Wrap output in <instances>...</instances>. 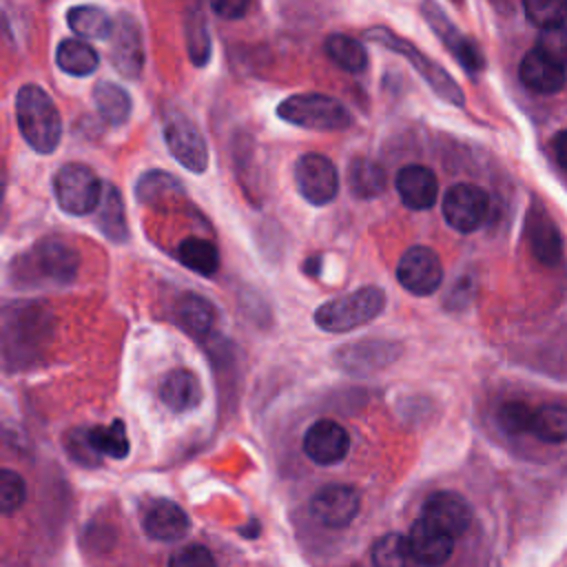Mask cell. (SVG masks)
Wrapping results in <instances>:
<instances>
[{"label": "cell", "instance_id": "cell-4", "mask_svg": "<svg viewBox=\"0 0 567 567\" xmlns=\"http://www.w3.org/2000/svg\"><path fill=\"white\" fill-rule=\"evenodd\" d=\"M368 38L372 42L390 49L392 53H399L401 58H405L414 66V71L427 82V86L441 100L450 102L452 106H463L465 104V95H463L461 86L456 84V80L439 62H434L430 55L419 51L412 42L403 40L401 35H396L388 27H372V29H368Z\"/></svg>", "mask_w": 567, "mask_h": 567}, {"label": "cell", "instance_id": "cell-38", "mask_svg": "<svg viewBox=\"0 0 567 567\" xmlns=\"http://www.w3.org/2000/svg\"><path fill=\"white\" fill-rule=\"evenodd\" d=\"M168 190H182L179 182L171 175V173H164V171H151V173H144L135 186V193H137V199L140 202H151L153 197H159V193H166Z\"/></svg>", "mask_w": 567, "mask_h": 567}, {"label": "cell", "instance_id": "cell-33", "mask_svg": "<svg viewBox=\"0 0 567 567\" xmlns=\"http://www.w3.org/2000/svg\"><path fill=\"white\" fill-rule=\"evenodd\" d=\"M326 53L328 58L348 73H361L368 66V51L365 47L346 33H332L326 38Z\"/></svg>", "mask_w": 567, "mask_h": 567}, {"label": "cell", "instance_id": "cell-17", "mask_svg": "<svg viewBox=\"0 0 567 567\" xmlns=\"http://www.w3.org/2000/svg\"><path fill=\"white\" fill-rule=\"evenodd\" d=\"M142 527L151 540L175 543L190 532V518L182 505L168 498H159L144 512Z\"/></svg>", "mask_w": 567, "mask_h": 567}, {"label": "cell", "instance_id": "cell-32", "mask_svg": "<svg viewBox=\"0 0 567 567\" xmlns=\"http://www.w3.org/2000/svg\"><path fill=\"white\" fill-rule=\"evenodd\" d=\"M86 439L100 456H109V458H117V461L128 456L131 443H128L126 425L122 419H115L111 425L86 427Z\"/></svg>", "mask_w": 567, "mask_h": 567}, {"label": "cell", "instance_id": "cell-10", "mask_svg": "<svg viewBox=\"0 0 567 567\" xmlns=\"http://www.w3.org/2000/svg\"><path fill=\"white\" fill-rule=\"evenodd\" d=\"M164 142L168 153L190 173L208 168V144L199 126L186 115H173L164 124Z\"/></svg>", "mask_w": 567, "mask_h": 567}, {"label": "cell", "instance_id": "cell-9", "mask_svg": "<svg viewBox=\"0 0 567 567\" xmlns=\"http://www.w3.org/2000/svg\"><path fill=\"white\" fill-rule=\"evenodd\" d=\"M443 219L458 233L476 230L489 210L487 193L476 184H454L443 195Z\"/></svg>", "mask_w": 567, "mask_h": 567}, {"label": "cell", "instance_id": "cell-42", "mask_svg": "<svg viewBox=\"0 0 567 567\" xmlns=\"http://www.w3.org/2000/svg\"><path fill=\"white\" fill-rule=\"evenodd\" d=\"M210 9L224 20H239L248 13L250 4L246 0H217L210 4Z\"/></svg>", "mask_w": 567, "mask_h": 567}, {"label": "cell", "instance_id": "cell-36", "mask_svg": "<svg viewBox=\"0 0 567 567\" xmlns=\"http://www.w3.org/2000/svg\"><path fill=\"white\" fill-rule=\"evenodd\" d=\"M24 498H27L24 478L9 467L0 470V512L4 516H11L22 507Z\"/></svg>", "mask_w": 567, "mask_h": 567}, {"label": "cell", "instance_id": "cell-23", "mask_svg": "<svg viewBox=\"0 0 567 567\" xmlns=\"http://www.w3.org/2000/svg\"><path fill=\"white\" fill-rule=\"evenodd\" d=\"M93 104H95L97 115L109 126L126 124L131 117V109H133L131 93L122 84L109 82V80H102L93 86Z\"/></svg>", "mask_w": 567, "mask_h": 567}, {"label": "cell", "instance_id": "cell-26", "mask_svg": "<svg viewBox=\"0 0 567 567\" xmlns=\"http://www.w3.org/2000/svg\"><path fill=\"white\" fill-rule=\"evenodd\" d=\"M66 24L80 40H106L113 33L115 20L95 4H75L66 11Z\"/></svg>", "mask_w": 567, "mask_h": 567}, {"label": "cell", "instance_id": "cell-28", "mask_svg": "<svg viewBox=\"0 0 567 567\" xmlns=\"http://www.w3.org/2000/svg\"><path fill=\"white\" fill-rule=\"evenodd\" d=\"M215 306L197 292H184L177 299V321L195 337L208 334L215 326Z\"/></svg>", "mask_w": 567, "mask_h": 567}, {"label": "cell", "instance_id": "cell-18", "mask_svg": "<svg viewBox=\"0 0 567 567\" xmlns=\"http://www.w3.org/2000/svg\"><path fill=\"white\" fill-rule=\"evenodd\" d=\"M396 193L410 210H427L439 197V179L432 168L423 164H408L396 173Z\"/></svg>", "mask_w": 567, "mask_h": 567}, {"label": "cell", "instance_id": "cell-2", "mask_svg": "<svg viewBox=\"0 0 567 567\" xmlns=\"http://www.w3.org/2000/svg\"><path fill=\"white\" fill-rule=\"evenodd\" d=\"M16 122L24 142L42 155L58 148L62 137V117L51 95L38 84H24L16 93Z\"/></svg>", "mask_w": 567, "mask_h": 567}, {"label": "cell", "instance_id": "cell-41", "mask_svg": "<svg viewBox=\"0 0 567 567\" xmlns=\"http://www.w3.org/2000/svg\"><path fill=\"white\" fill-rule=\"evenodd\" d=\"M66 452L71 458H75L80 465H89V467H95L100 465V454L91 447L89 439H86V427H78L73 432H69V439H66Z\"/></svg>", "mask_w": 567, "mask_h": 567}, {"label": "cell", "instance_id": "cell-22", "mask_svg": "<svg viewBox=\"0 0 567 567\" xmlns=\"http://www.w3.org/2000/svg\"><path fill=\"white\" fill-rule=\"evenodd\" d=\"M518 78L532 93L540 95L558 93L567 82L565 69L543 55L536 47L523 55L518 64Z\"/></svg>", "mask_w": 567, "mask_h": 567}, {"label": "cell", "instance_id": "cell-5", "mask_svg": "<svg viewBox=\"0 0 567 567\" xmlns=\"http://www.w3.org/2000/svg\"><path fill=\"white\" fill-rule=\"evenodd\" d=\"M277 115L292 126L310 131H343L352 124V113L323 93H295L279 102Z\"/></svg>", "mask_w": 567, "mask_h": 567}, {"label": "cell", "instance_id": "cell-15", "mask_svg": "<svg viewBox=\"0 0 567 567\" xmlns=\"http://www.w3.org/2000/svg\"><path fill=\"white\" fill-rule=\"evenodd\" d=\"M421 518L439 527L447 536H463L472 525V505L465 496L452 489L434 492L425 498L421 507Z\"/></svg>", "mask_w": 567, "mask_h": 567}, {"label": "cell", "instance_id": "cell-27", "mask_svg": "<svg viewBox=\"0 0 567 567\" xmlns=\"http://www.w3.org/2000/svg\"><path fill=\"white\" fill-rule=\"evenodd\" d=\"M388 186V175L381 164L368 157H352L348 164V188L359 199L379 197Z\"/></svg>", "mask_w": 567, "mask_h": 567}, {"label": "cell", "instance_id": "cell-30", "mask_svg": "<svg viewBox=\"0 0 567 567\" xmlns=\"http://www.w3.org/2000/svg\"><path fill=\"white\" fill-rule=\"evenodd\" d=\"M372 567H414V554L408 536L399 532H388L379 536L370 549Z\"/></svg>", "mask_w": 567, "mask_h": 567}, {"label": "cell", "instance_id": "cell-40", "mask_svg": "<svg viewBox=\"0 0 567 567\" xmlns=\"http://www.w3.org/2000/svg\"><path fill=\"white\" fill-rule=\"evenodd\" d=\"M168 567H217V560L208 547L186 545L171 556Z\"/></svg>", "mask_w": 567, "mask_h": 567}, {"label": "cell", "instance_id": "cell-13", "mask_svg": "<svg viewBox=\"0 0 567 567\" xmlns=\"http://www.w3.org/2000/svg\"><path fill=\"white\" fill-rule=\"evenodd\" d=\"M109 58L111 64L128 80H137L144 69V38L137 20L131 13H117L111 33Z\"/></svg>", "mask_w": 567, "mask_h": 567}, {"label": "cell", "instance_id": "cell-12", "mask_svg": "<svg viewBox=\"0 0 567 567\" xmlns=\"http://www.w3.org/2000/svg\"><path fill=\"white\" fill-rule=\"evenodd\" d=\"M361 507V494L357 487L346 483H330L323 485L310 498V516L330 529L348 527Z\"/></svg>", "mask_w": 567, "mask_h": 567}, {"label": "cell", "instance_id": "cell-39", "mask_svg": "<svg viewBox=\"0 0 567 567\" xmlns=\"http://www.w3.org/2000/svg\"><path fill=\"white\" fill-rule=\"evenodd\" d=\"M536 49L543 55H547L551 62H556L558 66L565 69V64H567V27L540 31Z\"/></svg>", "mask_w": 567, "mask_h": 567}, {"label": "cell", "instance_id": "cell-8", "mask_svg": "<svg viewBox=\"0 0 567 567\" xmlns=\"http://www.w3.org/2000/svg\"><path fill=\"white\" fill-rule=\"evenodd\" d=\"M396 279L416 297L434 295L443 284L441 257L430 246H410L396 264Z\"/></svg>", "mask_w": 567, "mask_h": 567}, {"label": "cell", "instance_id": "cell-21", "mask_svg": "<svg viewBox=\"0 0 567 567\" xmlns=\"http://www.w3.org/2000/svg\"><path fill=\"white\" fill-rule=\"evenodd\" d=\"M408 540L416 565L423 567H441L454 551V538L423 518H416L412 523Z\"/></svg>", "mask_w": 567, "mask_h": 567}, {"label": "cell", "instance_id": "cell-24", "mask_svg": "<svg viewBox=\"0 0 567 567\" xmlns=\"http://www.w3.org/2000/svg\"><path fill=\"white\" fill-rule=\"evenodd\" d=\"M55 64L66 75L86 78L100 66V55L89 42L80 38H64L58 42Z\"/></svg>", "mask_w": 567, "mask_h": 567}, {"label": "cell", "instance_id": "cell-7", "mask_svg": "<svg viewBox=\"0 0 567 567\" xmlns=\"http://www.w3.org/2000/svg\"><path fill=\"white\" fill-rule=\"evenodd\" d=\"M295 186L308 204L326 206L339 193L337 166L328 155L303 153L295 162Z\"/></svg>", "mask_w": 567, "mask_h": 567}, {"label": "cell", "instance_id": "cell-34", "mask_svg": "<svg viewBox=\"0 0 567 567\" xmlns=\"http://www.w3.org/2000/svg\"><path fill=\"white\" fill-rule=\"evenodd\" d=\"M529 432L545 443H560L567 439V408L558 403H545L534 410Z\"/></svg>", "mask_w": 567, "mask_h": 567}, {"label": "cell", "instance_id": "cell-19", "mask_svg": "<svg viewBox=\"0 0 567 567\" xmlns=\"http://www.w3.org/2000/svg\"><path fill=\"white\" fill-rule=\"evenodd\" d=\"M525 233L529 248L534 257L545 266H556L563 257V239L554 224V219L547 215V210L538 204H532L527 219H525Z\"/></svg>", "mask_w": 567, "mask_h": 567}, {"label": "cell", "instance_id": "cell-35", "mask_svg": "<svg viewBox=\"0 0 567 567\" xmlns=\"http://www.w3.org/2000/svg\"><path fill=\"white\" fill-rule=\"evenodd\" d=\"M523 11L527 20L543 31L565 27V20H567L565 0H527L523 2Z\"/></svg>", "mask_w": 567, "mask_h": 567}, {"label": "cell", "instance_id": "cell-43", "mask_svg": "<svg viewBox=\"0 0 567 567\" xmlns=\"http://www.w3.org/2000/svg\"><path fill=\"white\" fill-rule=\"evenodd\" d=\"M554 155L560 168L567 171V128L560 131L558 135H554Z\"/></svg>", "mask_w": 567, "mask_h": 567}, {"label": "cell", "instance_id": "cell-1", "mask_svg": "<svg viewBox=\"0 0 567 567\" xmlns=\"http://www.w3.org/2000/svg\"><path fill=\"white\" fill-rule=\"evenodd\" d=\"M78 268L80 255L71 244L44 237L16 257L11 272L20 286H66L75 279Z\"/></svg>", "mask_w": 567, "mask_h": 567}, {"label": "cell", "instance_id": "cell-6", "mask_svg": "<svg viewBox=\"0 0 567 567\" xmlns=\"http://www.w3.org/2000/svg\"><path fill=\"white\" fill-rule=\"evenodd\" d=\"M53 193L58 206L73 217H84L97 210L104 186L86 164H64L53 177Z\"/></svg>", "mask_w": 567, "mask_h": 567}, {"label": "cell", "instance_id": "cell-11", "mask_svg": "<svg viewBox=\"0 0 567 567\" xmlns=\"http://www.w3.org/2000/svg\"><path fill=\"white\" fill-rule=\"evenodd\" d=\"M421 13H423V20L427 22V27L436 33V38L445 44V49L454 55V60L470 75H476L478 71H483L485 60H483V53H481L478 44L472 38H467L465 33H461L439 4L423 2Z\"/></svg>", "mask_w": 567, "mask_h": 567}, {"label": "cell", "instance_id": "cell-3", "mask_svg": "<svg viewBox=\"0 0 567 567\" xmlns=\"http://www.w3.org/2000/svg\"><path fill=\"white\" fill-rule=\"evenodd\" d=\"M385 310V292L379 286H361L315 310V323L326 332H350L370 323Z\"/></svg>", "mask_w": 567, "mask_h": 567}, {"label": "cell", "instance_id": "cell-37", "mask_svg": "<svg viewBox=\"0 0 567 567\" xmlns=\"http://www.w3.org/2000/svg\"><path fill=\"white\" fill-rule=\"evenodd\" d=\"M496 419L507 434H523V432H529L532 427L534 410L523 401H507L498 408Z\"/></svg>", "mask_w": 567, "mask_h": 567}, {"label": "cell", "instance_id": "cell-20", "mask_svg": "<svg viewBox=\"0 0 567 567\" xmlns=\"http://www.w3.org/2000/svg\"><path fill=\"white\" fill-rule=\"evenodd\" d=\"M157 396L173 414L193 412L202 403L199 377L188 368H173L162 377Z\"/></svg>", "mask_w": 567, "mask_h": 567}, {"label": "cell", "instance_id": "cell-14", "mask_svg": "<svg viewBox=\"0 0 567 567\" xmlns=\"http://www.w3.org/2000/svg\"><path fill=\"white\" fill-rule=\"evenodd\" d=\"M403 348L396 341L390 339H361V341H350L341 346L334 352V361L352 372V374H368L388 368L401 357Z\"/></svg>", "mask_w": 567, "mask_h": 567}, {"label": "cell", "instance_id": "cell-31", "mask_svg": "<svg viewBox=\"0 0 567 567\" xmlns=\"http://www.w3.org/2000/svg\"><path fill=\"white\" fill-rule=\"evenodd\" d=\"M184 31H186V49L188 58L195 66H206L213 55V40L210 31L206 24V18L199 7H188L186 20H184Z\"/></svg>", "mask_w": 567, "mask_h": 567}, {"label": "cell", "instance_id": "cell-44", "mask_svg": "<svg viewBox=\"0 0 567 567\" xmlns=\"http://www.w3.org/2000/svg\"><path fill=\"white\" fill-rule=\"evenodd\" d=\"M321 255H312V257H308L303 264H301V270L308 275V277H319V272H321Z\"/></svg>", "mask_w": 567, "mask_h": 567}, {"label": "cell", "instance_id": "cell-25", "mask_svg": "<svg viewBox=\"0 0 567 567\" xmlns=\"http://www.w3.org/2000/svg\"><path fill=\"white\" fill-rule=\"evenodd\" d=\"M95 224L100 228V233L115 241V244H124L128 239V224H126V215H124V202L120 190L113 184L104 186L102 193V202L97 206L95 213Z\"/></svg>", "mask_w": 567, "mask_h": 567}, {"label": "cell", "instance_id": "cell-16", "mask_svg": "<svg viewBox=\"0 0 567 567\" xmlns=\"http://www.w3.org/2000/svg\"><path fill=\"white\" fill-rule=\"evenodd\" d=\"M301 445L312 463L337 465L350 452V434L341 423L332 419H319L306 430Z\"/></svg>", "mask_w": 567, "mask_h": 567}, {"label": "cell", "instance_id": "cell-29", "mask_svg": "<svg viewBox=\"0 0 567 567\" xmlns=\"http://www.w3.org/2000/svg\"><path fill=\"white\" fill-rule=\"evenodd\" d=\"M177 259L182 266H186L188 270H193L202 277H210L219 268V250L213 241H208L204 237L182 239L177 246Z\"/></svg>", "mask_w": 567, "mask_h": 567}]
</instances>
